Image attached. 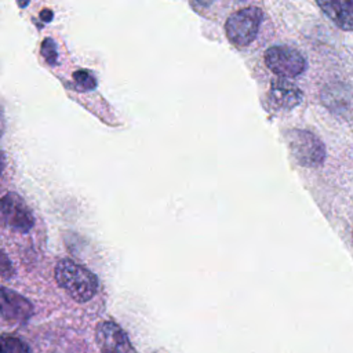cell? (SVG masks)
<instances>
[{
    "label": "cell",
    "instance_id": "obj_1",
    "mask_svg": "<svg viewBox=\"0 0 353 353\" xmlns=\"http://www.w3.org/2000/svg\"><path fill=\"white\" fill-rule=\"evenodd\" d=\"M54 274L58 285L77 302L90 301L99 287L98 279L91 270L68 258L58 261Z\"/></svg>",
    "mask_w": 353,
    "mask_h": 353
},
{
    "label": "cell",
    "instance_id": "obj_2",
    "mask_svg": "<svg viewBox=\"0 0 353 353\" xmlns=\"http://www.w3.org/2000/svg\"><path fill=\"white\" fill-rule=\"evenodd\" d=\"M263 22V11L258 7H245L233 12L226 23L225 32L228 40L237 48L248 47L259 33Z\"/></svg>",
    "mask_w": 353,
    "mask_h": 353
},
{
    "label": "cell",
    "instance_id": "obj_3",
    "mask_svg": "<svg viewBox=\"0 0 353 353\" xmlns=\"http://www.w3.org/2000/svg\"><path fill=\"white\" fill-rule=\"evenodd\" d=\"M288 149L302 167H319L325 160V146L321 139L307 130L292 128L285 132Z\"/></svg>",
    "mask_w": 353,
    "mask_h": 353
},
{
    "label": "cell",
    "instance_id": "obj_4",
    "mask_svg": "<svg viewBox=\"0 0 353 353\" xmlns=\"http://www.w3.org/2000/svg\"><path fill=\"white\" fill-rule=\"evenodd\" d=\"M263 61L272 73L284 79L296 77L306 70L305 57L290 46H273L268 48Z\"/></svg>",
    "mask_w": 353,
    "mask_h": 353
},
{
    "label": "cell",
    "instance_id": "obj_5",
    "mask_svg": "<svg viewBox=\"0 0 353 353\" xmlns=\"http://www.w3.org/2000/svg\"><path fill=\"white\" fill-rule=\"evenodd\" d=\"M0 211L1 223L11 230L28 233L34 225V218L30 208L17 193L8 192L1 197Z\"/></svg>",
    "mask_w": 353,
    "mask_h": 353
},
{
    "label": "cell",
    "instance_id": "obj_6",
    "mask_svg": "<svg viewBox=\"0 0 353 353\" xmlns=\"http://www.w3.org/2000/svg\"><path fill=\"white\" fill-rule=\"evenodd\" d=\"M95 339L101 353H137L125 331L114 321H102L97 325Z\"/></svg>",
    "mask_w": 353,
    "mask_h": 353
},
{
    "label": "cell",
    "instance_id": "obj_7",
    "mask_svg": "<svg viewBox=\"0 0 353 353\" xmlns=\"http://www.w3.org/2000/svg\"><path fill=\"white\" fill-rule=\"evenodd\" d=\"M1 316L10 324H25L33 316L32 303L18 292L1 288Z\"/></svg>",
    "mask_w": 353,
    "mask_h": 353
},
{
    "label": "cell",
    "instance_id": "obj_8",
    "mask_svg": "<svg viewBox=\"0 0 353 353\" xmlns=\"http://www.w3.org/2000/svg\"><path fill=\"white\" fill-rule=\"evenodd\" d=\"M268 98L274 109L290 110L302 102L303 94L298 85L284 77H279L272 80Z\"/></svg>",
    "mask_w": 353,
    "mask_h": 353
},
{
    "label": "cell",
    "instance_id": "obj_9",
    "mask_svg": "<svg viewBox=\"0 0 353 353\" xmlns=\"http://www.w3.org/2000/svg\"><path fill=\"white\" fill-rule=\"evenodd\" d=\"M321 11L341 29L353 32V0H316Z\"/></svg>",
    "mask_w": 353,
    "mask_h": 353
},
{
    "label": "cell",
    "instance_id": "obj_10",
    "mask_svg": "<svg viewBox=\"0 0 353 353\" xmlns=\"http://www.w3.org/2000/svg\"><path fill=\"white\" fill-rule=\"evenodd\" d=\"M0 353H30V350L22 339H19L14 335L4 334L1 336Z\"/></svg>",
    "mask_w": 353,
    "mask_h": 353
},
{
    "label": "cell",
    "instance_id": "obj_11",
    "mask_svg": "<svg viewBox=\"0 0 353 353\" xmlns=\"http://www.w3.org/2000/svg\"><path fill=\"white\" fill-rule=\"evenodd\" d=\"M73 80L76 83L77 87H80V90H94L97 87V80L95 77L88 72V70H76L73 73Z\"/></svg>",
    "mask_w": 353,
    "mask_h": 353
},
{
    "label": "cell",
    "instance_id": "obj_12",
    "mask_svg": "<svg viewBox=\"0 0 353 353\" xmlns=\"http://www.w3.org/2000/svg\"><path fill=\"white\" fill-rule=\"evenodd\" d=\"M41 55L44 58V61L48 63V65H55L57 63V58H58V54H57V47H55V43L51 37H47L43 40L41 43Z\"/></svg>",
    "mask_w": 353,
    "mask_h": 353
},
{
    "label": "cell",
    "instance_id": "obj_13",
    "mask_svg": "<svg viewBox=\"0 0 353 353\" xmlns=\"http://www.w3.org/2000/svg\"><path fill=\"white\" fill-rule=\"evenodd\" d=\"M0 270H1V277L3 279H8L14 274V270H12V265L10 262V259L7 258L6 252L1 254V261H0Z\"/></svg>",
    "mask_w": 353,
    "mask_h": 353
},
{
    "label": "cell",
    "instance_id": "obj_14",
    "mask_svg": "<svg viewBox=\"0 0 353 353\" xmlns=\"http://www.w3.org/2000/svg\"><path fill=\"white\" fill-rule=\"evenodd\" d=\"M40 18L44 21V22H50L52 19V11L50 10H43L41 14H40Z\"/></svg>",
    "mask_w": 353,
    "mask_h": 353
},
{
    "label": "cell",
    "instance_id": "obj_15",
    "mask_svg": "<svg viewBox=\"0 0 353 353\" xmlns=\"http://www.w3.org/2000/svg\"><path fill=\"white\" fill-rule=\"evenodd\" d=\"M200 6H203V7H208L210 4H212L215 0H196Z\"/></svg>",
    "mask_w": 353,
    "mask_h": 353
}]
</instances>
